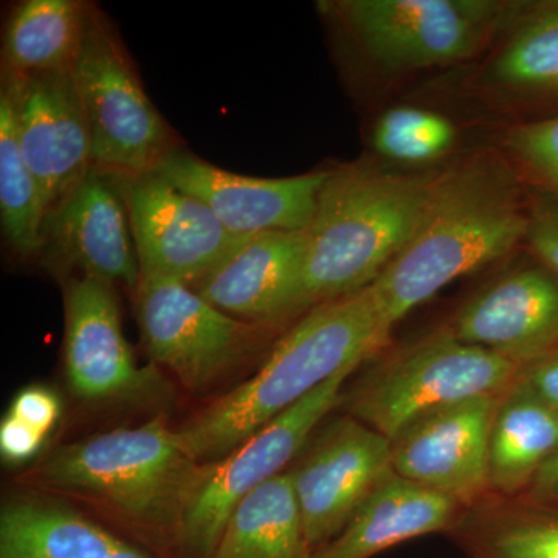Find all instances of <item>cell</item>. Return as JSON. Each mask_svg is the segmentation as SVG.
<instances>
[{
	"mask_svg": "<svg viewBox=\"0 0 558 558\" xmlns=\"http://www.w3.org/2000/svg\"><path fill=\"white\" fill-rule=\"evenodd\" d=\"M527 229L508 157L480 153L436 171L416 231L371 286L389 328L451 282L505 258Z\"/></svg>",
	"mask_w": 558,
	"mask_h": 558,
	"instance_id": "6da1fadb",
	"label": "cell"
},
{
	"mask_svg": "<svg viewBox=\"0 0 558 558\" xmlns=\"http://www.w3.org/2000/svg\"><path fill=\"white\" fill-rule=\"evenodd\" d=\"M391 330L371 286L312 307L255 376L178 428L183 449L201 464L218 461L341 371L359 368Z\"/></svg>",
	"mask_w": 558,
	"mask_h": 558,
	"instance_id": "7a4b0ae2",
	"label": "cell"
},
{
	"mask_svg": "<svg viewBox=\"0 0 558 558\" xmlns=\"http://www.w3.org/2000/svg\"><path fill=\"white\" fill-rule=\"evenodd\" d=\"M201 462L178 429L157 416L61 447L28 481L100 506L154 548H179L183 517Z\"/></svg>",
	"mask_w": 558,
	"mask_h": 558,
	"instance_id": "3957f363",
	"label": "cell"
},
{
	"mask_svg": "<svg viewBox=\"0 0 558 558\" xmlns=\"http://www.w3.org/2000/svg\"><path fill=\"white\" fill-rule=\"evenodd\" d=\"M435 175L371 161L329 171L307 229L304 311L377 281L416 231Z\"/></svg>",
	"mask_w": 558,
	"mask_h": 558,
	"instance_id": "277c9868",
	"label": "cell"
},
{
	"mask_svg": "<svg viewBox=\"0 0 558 558\" xmlns=\"http://www.w3.org/2000/svg\"><path fill=\"white\" fill-rule=\"evenodd\" d=\"M389 72L449 68L478 57L513 7L495 0H336L319 3Z\"/></svg>",
	"mask_w": 558,
	"mask_h": 558,
	"instance_id": "5b68a950",
	"label": "cell"
},
{
	"mask_svg": "<svg viewBox=\"0 0 558 558\" xmlns=\"http://www.w3.org/2000/svg\"><path fill=\"white\" fill-rule=\"evenodd\" d=\"M520 369L447 330L381 363L343 402L349 416L392 440L432 411L502 395L519 379Z\"/></svg>",
	"mask_w": 558,
	"mask_h": 558,
	"instance_id": "8992f818",
	"label": "cell"
},
{
	"mask_svg": "<svg viewBox=\"0 0 558 558\" xmlns=\"http://www.w3.org/2000/svg\"><path fill=\"white\" fill-rule=\"evenodd\" d=\"M72 72L89 126L95 168L117 178L149 174L178 149L119 35L92 5Z\"/></svg>",
	"mask_w": 558,
	"mask_h": 558,
	"instance_id": "52a82bcc",
	"label": "cell"
},
{
	"mask_svg": "<svg viewBox=\"0 0 558 558\" xmlns=\"http://www.w3.org/2000/svg\"><path fill=\"white\" fill-rule=\"evenodd\" d=\"M354 371H341L226 457L201 464L180 532L179 549L183 554L191 558L211 556L242 499L282 473L304 449L319 422L341 405L344 381Z\"/></svg>",
	"mask_w": 558,
	"mask_h": 558,
	"instance_id": "ba28073f",
	"label": "cell"
},
{
	"mask_svg": "<svg viewBox=\"0 0 558 558\" xmlns=\"http://www.w3.org/2000/svg\"><path fill=\"white\" fill-rule=\"evenodd\" d=\"M134 293L150 357L191 392L211 387L258 344L266 329L231 317L175 279L140 277Z\"/></svg>",
	"mask_w": 558,
	"mask_h": 558,
	"instance_id": "9c48e42d",
	"label": "cell"
},
{
	"mask_svg": "<svg viewBox=\"0 0 558 558\" xmlns=\"http://www.w3.org/2000/svg\"><path fill=\"white\" fill-rule=\"evenodd\" d=\"M117 179L130 216L140 277L196 284L248 238L230 233L207 205L157 172Z\"/></svg>",
	"mask_w": 558,
	"mask_h": 558,
	"instance_id": "30bf717a",
	"label": "cell"
},
{
	"mask_svg": "<svg viewBox=\"0 0 558 558\" xmlns=\"http://www.w3.org/2000/svg\"><path fill=\"white\" fill-rule=\"evenodd\" d=\"M2 94L9 98L22 156L50 219L94 168L89 126L73 72L21 76L3 70Z\"/></svg>",
	"mask_w": 558,
	"mask_h": 558,
	"instance_id": "8fae6325",
	"label": "cell"
},
{
	"mask_svg": "<svg viewBox=\"0 0 558 558\" xmlns=\"http://www.w3.org/2000/svg\"><path fill=\"white\" fill-rule=\"evenodd\" d=\"M389 470L391 440L359 418L348 414L318 436L289 470L312 556L339 537Z\"/></svg>",
	"mask_w": 558,
	"mask_h": 558,
	"instance_id": "7c38bea8",
	"label": "cell"
},
{
	"mask_svg": "<svg viewBox=\"0 0 558 558\" xmlns=\"http://www.w3.org/2000/svg\"><path fill=\"white\" fill-rule=\"evenodd\" d=\"M499 396H480L411 422L391 440V469L453 499L476 501L488 487V439Z\"/></svg>",
	"mask_w": 558,
	"mask_h": 558,
	"instance_id": "4fadbf2b",
	"label": "cell"
},
{
	"mask_svg": "<svg viewBox=\"0 0 558 558\" xmlns=\"http://www.w3.org/2000/svg\"><path fill=\"white\" fill-rule=\"evenodd\" d=\"M329 171L281 179L250 178L174 149L154 172L207 205L230 233L252 236L310 229Z\"/></svg>",
	"mask_w": 558,
	"mask_h": 558,
	"instance_id": "5bb4252c",
	"label": "cell"
},
{
	"mask_svg": "<svg viewBox=\"0 0 558 558\" xmlns=\"http://www.w3.org/2000/svg\"><path fill=\"white\" fill-rule=\"evenodd\" d=\"M64 362L70 388L87 400L142 398L159 377L142 369L121 328L116 289L92 277L65 286Z\"/></svg>",
	"mask_w": 558,
	"mask_h": 558,
	"instance_id": "9a60e30c",
	"label": "cell"
},
{
	"mask_svg": "<svg viewBox=\"0 0 558 558\" xmlns=\"http://www.w3.org/2000/svg\"><path fill=\"white\" fill-rule=\"evenodd\" d=\"M306 248L307 230L252 234L190 288L231 317L267 328L304 311Z\"/></svg>",
	"mask_w": 558,
	"mask_h": 558,
	"instance_id": "2e32d148",
	"label": "cell"
},
{
	"mask_svg": "<svg viewBox=\"0 0 558 558\" xmlns=\"http://www.w3.org/2000/svg\"><path fill=\"white\" fill-rule=\"evenodd\" d=\"M458 340L487 349L523 368L558 344V277L519 269L470 299L453 319Z\"/></svg>",
	"mask_w": 558,
	"mask_h": 558,
	"instance_id": "e0dca14e",
	"label": "cell"
},
{
	"mask_svg": "<svg viewBox=\"0 0 558 558\" xmlns=\"http://www.w3.org/2000/svg\"><path fill=\"white\" fill-rule=\"evenodd\" d=\"M108 172L92 168L50 216L44 248L83 277L135 292L140 264L126 204Z\"/></svg>",
	"mask_w": 558,
	"mask_h": 558,
	"instance_id": "ac0fdd59",
	"label": "cell"
},
{
	"mask_svg": "<svg viewBox=\"0 0 558 558\" xmlns=\"http://www.w3.org/2000/svg\"><path fill=\"white\" fill-rule=\"evenodd\" d=\"M444 497L405 480L395 470L385 473L339 537L312 558H371L381 550L450 526L458 509Z\"/></svg>",
	"mask_w": 558,
	"mask_h": 558,
	"instance_id": "d6986e66",
	"label": "cell"
},
{
	"mask_svg": "<svg viewBox=\"0 0 558 558\" xmlns=\"http://www.w3.org/2000/svg\"><path fill=\"white\" fill-rule=\"evenodd\" d=\"M558 449V411L517 379L499 398L488 439V487L513 495L531 487Z\"/></svg>",
	"mask_w": 558,
	"mask_h": 558,
	"instance_id": "ffe728a7",
	"label": "cell"
},
{
	"mask_svg": "<svg viewBox=\"0 0 558 558\" xmlns=\"http://www.w3.org/2000/svg\"><path fill=\"white\" fill-rule=\"evenodd\" d=\"M208 558H312L290 472L242 499Z\"/></svg>",
	"mask_w": 558,
	"mask_h": 558,
	"instance_id": "44dd1931",
	"label": "cell"
},
{
	"mask_svg": "<svg viewBox=\"0 0 558 558\" xmlns=\"http://www.w3.org/2000/svg\"><path fill=\"white\" fill-rule=\"evenodd\" d=\"M519 20L481 68V89L502 102L558 95V7Z\"/></svg>",
	"mask_w": 558,
	"mask_h": 558,
	"instance_id": "7402d4cb",
	"label": "cell"
},
{
	"mask_svg": "<svg viewBox=\"0 0 558 558\" xmlns=\"http://www.w3.org/2000/svg\"><path fill=\"white\" fill-rule=\"evenodd\" d=\"M89 7L76 0L20 3L10 14L3 35V70L21 76L72 70Z\"/></svg>",
	"mask_w": 558,
	"mask_h": 558,
	"instance_id": "603a6c76",
	"label": "cell"
},
{
	"mask_svg": "<svg viewBox=\"0 0 558 558\" xmlns=\"http://www.w3.org/2000/svg\"><path fill=\"white\" fill-rule=\"evenodd\" d=\"M121 539L75 510L16 501L0 517V558H112Z\"/></svg>",
	"mask_w": 558,
	"mask_h": 558,
	"instance_id": "cb8c5ba5",
	"label": "cell"
},
{
	"mask_svg": "<svg viewBox=\"0 0 558 558\" xmlns=\"http://www.w3.org/2000/svg\"><path fill=\"white\" fill-rule=\"evenodd\" d=\"M0 219L3 234L14 252L35 255L44 248L49 211L38 182L22 156L13 110L0 92Z\"/></svg>",
	"mask_w": 558,
	"mask_h": 558,
	"instance_id": "d4e9b609",
	"label": "cell"
},
{
	"mask_svg": "<svg viewBox=\"0 0 558 558\" xmlns=\"http://www.w3.org/2000/svg\"><path fill=\"white\" fill-rule=\"evenodd\" d=\"M458 124L439 110L418 105L385 109L374 121L371 146L381 160L402 168L433 167L458 148Z\"/></svg>",
	"mask_w": 558,
	"mask_h": 558,
	"instance_id": "484cf974",
	"label": "cell"
},
{
	"mask_svg": "<svg viewBox=\"0 0 558 558\" xmlns=\"http://www.w3.org/2000/svg\"><path fill=\"white\" fill-rule=\"evenodd\" d=\"M484 548L490 558H558V520L499 517L488 524Z\"/></svg>",
	"mask_w": 558,
	"mask_h": 558,
	"instance_id": "4316f807",
	"label": "cell"
},
{
	"mask_svg": "<svg viewBox=\"0 0 558 558\" xmlns=\"http://www.w3.org/2000/svg\"><path fill=\"white\" fill-rule=\"evenodd\" d=\"M505 154L558 196V117L520 124L506 134Z\"/></svg>",
	"mask_w": 558,
	"mask_h": 558,
	"instance_id": "83f0119b",
	"label": "cell"
},
{
	"mask_svg": "<svg viewBox=\"0 0 558 558\" xmlns=\"http://www.w3.org/2000/svg\"><path fill=\"white\" fill-rule=\"evenodd\" d=\"M60 399L53 391L44 387L22 389L11 402L9 411L11 416L21 418L22 422L38 429L44 436L49 435L60 418Z\"/></svg>",
	"mask_w": 558,
	"mask_h": 558,
	"instance_id": "f1b7e54d",
	"label": "cell"
},
{
	"mask_svg": "<svg viewBox=\"0 0 558 558\" xmlns=\"http://www.w3.org/2000/svg\"><path fill=\"white\" fill-rule=\"evenodd\" d=\"M46 438L21 418L7 414L0 424V453L7 462L21 464L38 453Z\"/></svg>",
	"mask_w": 558,
	"mask_h": 558,
	"instance_id": "f546056e",
	"label": "cell"
},
{
	"mask_svg": "<svg viewBox=\"0 0 558 558\" xmlns=\"http://www.w3.org/2000/svg\"><path fill=\"white\" fill-rule=\"evenodd\" d=\"M526 240L535 255L558 277V209L539 207L529 213Z\"/></svg>",
	"mask_w": 558,
	"mask_h": 558,
	"instance_id": "4dcf8cb0",
	"label": "cell"
},
{
	"mask_svg": "<svg viewBox=\"0 0 558 558\" xmlns=\"http://www.w3.org/2000/svg\"><path fill=\"white\" fill-rule=\"evenodd\" d=\"M524 379L539 399L558 411V355L538 363Z\"/></svg>",
	"mask_w": 558,
	"mask_h": 558,
	"instance_id": "1f68e13d",
	"label": "cell"
},
{
	"mask_svg": "<svg viewBox=\"0 0 558 558\" xmlns=\"http://www.w3.org/2000/svg\"><path fill=\"white\" fill-rule=\"evenodd\" d=\"M531 494L539 501H558V449L532 481Z\"/></svg>",
	"mask_w": 558,
	"mask_h": 558,
	"instance_id": "d6a6232c",
	"label": "cell"
},
{
	"mask_svg": "<svg viewBox=\"0 0 558 558\" xmlns=\"http://www.w3.org/2000/svg\"><path fill=\"white\" fill-rule=\"evenodd\" d=\"M112 558H150L149 556H146V554H143L142 550L132 548V546L126 545V543H121V546L119 549L116 550V554H113Z\"/></svg>",
	"mask_w": 558,
	"mask_h": 558,
	"instance_id": "836d02e7",
	"label": "cell"
}]
</instances>
